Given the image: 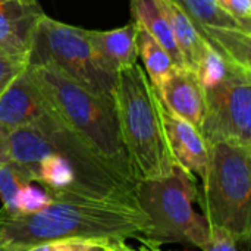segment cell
Returning <instances> with one entry per match:
<instances>
[{"instance_id":"1","label":"cell","mask_w":251,"mask_h":251,"mask_svg":"<svg viewBox=\"0 0 251 251\" xmlns=\"http://www.w3.org/2000/svg\"><path fill=\"white\" fill-rule=\"evenodd\" d=\"M7 162L53 200L134 199L135 181L103 160L51 104L37 124L9 131Z\"/></svg>"},{"instance_id":"2","label":"cell","mask_w":251,"mask_h":251,"mask_svg":"<svg viewBox=\"0 0 251 251\" xmlns=\"http://www.w3.org/2000/svg\"><path fill=\"white\" fill-rule=\"evenodd\" d=\"M149 218L134 199L51 200L34 213L0 209V251H25L66 238L126 241L149 229Z\"/></svg>"},{"instance_id":"3","label":"cell","mask_w":251,"mask_h":251,"mask_svg":"<svg viewBox=\"0 0 251 251\" xmlns=\"http://www.w3.org/2000/svg\"><path fill=\"white\" fill-rule=\"evenodd\" d=\"M113 100L132 179L169 175L176 165L163 131L162 103L138 63L116 75Z\"/></svg>"},{"instance_id":"4","label":"cell","mask_w":251,"mask_h":251,"mask_svg":"<svg viewBox=\"0 0 251 251\" xmlns=\"http://www.w3.org/2000/svg\"><path fill=\"white\" fill-rule=\"evenodd\" d=\"M28 65L62 121L115 171L132 179L113 97L87 90L50 63Z\"/></svg>"},{"instance_id":"5","label":"cell","mask_w":251,"mask_h":251,"mask_svg":"<svg viewBox=\"0 0 251 251\" xmlns=\"http://www.w3.org/2000/svg\"><path fill=\"white\" fill-rule=\"evenodd\" d=\"M209 144V162L197 203L209 226L226 231L249 249L251 241V146L232 141Z\"/></svg>"},{"instance_id":"6","label":"cell","mask_w":251,"mask_h":251,"mask_svg":"<svg viewBox=\"0 0 251 251\" xmlns=\"http://www.w3.org/2000/svg\"><path fill=\"white\" fill-rule=\"evenodd\" d=\"M197 194V178L179 166H175L166 176L135 182V201L150 224L143 237L137 240L157 247L182 244L201 249L209 225L194 210Z\"/></svg>"},{"instance_id":"7","label":"cell","mask_w":251,"mask_h":251,"mask_svg":"<svg viewBox=\"0 0 251 251\" xmlns=\"http://www.w3.org/2000/svg\"><path fill=\"white\" fill-rule=\"evenodd\" d=\"M28 63H50L87 90L113 97L116 75L101 68L84 28L44 15Z\"/></svg>"},{"instance_id":"8","label":"cell","mask_w":251,"mask_h":251,"mask_svg":"<svg viewBox=\"0 0 251 251\" xmlns=\"http://www.w3.org/2000/svg\"><path fill=\"white\" fill-rule=\"evenodd\" d=\"M204 94L206 110L200 132L206 141L251 146V74L235 71Z\"/></svg>"},{"instance_id":"9","label":"cell","mask_w":251,"mask_h":251,"mask_svg":"<svg viewBox=\"0 0 251 251\" xmlns=\"http://www.w3.org/2000/svg\"><path fill=\"white\" fill-rule=\"evenodd\" d=\"M200 35L234 68L251 74V28L224 13L215 0H174Z\"/></svg>"},{"instance_id":"10","label":"cell","mask_w":251,"mask_h":251,"mask_svg":"<svg viewBox=\"0 0 251 251\" xmlns=\"http://www.w3.org/2000/svg\"><path fill=\"white\" fill-rule=\"evenodd\" d=\"M49 110L50 103L29 65L19 71L0 91V125L9 131L37 124Z\"/></svg>"},{"instance_id":"11","label":"cell","mask_w":251,"mask_h":251,"mask_svg":"<svg viewBox=\"0 0 251 251\" xmlns=\"http://www.w3.org/2000/svg\"><path fill=\"white\" fill-rule=\"evenodd\" d=\"M44 15L37 0H0V50L29 62L37 28Z\"/></svg>"},{"instance_id":"12","label":"cell","mask_w":251,"mask_h":251,"mask_svg":"<svg viewBox=\"0 0 251 251\" xmlns=\"http://www.w3.org/2000/svg\"><path fill=\"white\" fill-rule=\"evenodd\" d=\"M162 124L174 163L201 179L209 162V144L200 129L163 106Z\"/></svg>"},{"instance_id":"13","label":"cell","mask_w":251,"mask_h":251,"mask_svg":"<svg viewBox=\"0 0 251 251\" xmlns=\"http://www.w3.org/2000/svg\"><path fill=\"white\" fill-rule=\"evenodd\" d=\"M154 91L165 109L200 129L206 110V94L193 71L176 68Z\"/></svg>"},{"instance_id":"14","label":"cell","mask_w":251,"mask_h":251,"mask_svg":"<svg viewBox=\"0 0 251 251\" xmlns=\"http://www.w3.org/2000/svg\"><path fill=\"white\" fill-rule=\"evenodd\" d=\"M137 32L138 25L131 21L121 28L109 31L87 29V37L101 68L118 75L121 71L137 63Z\"/></svg>"},{"instance_id":"15","label":"cell","mask_w":251,"mask_h":251,"mask_svg":"<svg viewBox=\"0 0 251 251\" xmlns=\"http://www.w3.org/2000/svg\"><path fill=\"white\" fill-rule=\"evenodd\" d=\"M166 16L184 66L194 72L200 56L210 44L200 35L190 16L174 0H156Z\"/></svg>"},{"instance_id":"16","label":"cell","mask_w":251,"mask_h":251,"mask_svg":"<svg viewBox=\"0 0 251 251\" xmlns=\"http://www.w3.org/2000/svg\"><path fill=\"white\" fill-rule=\"evenodd\" d=\"M132 21L154 37L169 53L178 68H185L176 43L174 40L169 22L156 0H129Z\"/></svg>"},{"instance_id":"17","label":"cell","mask_w":251,"mask_h":251,"mask_svg":"<svg viewBox=\"0 0 251 251\" xmlns=\"http://www.w3.org/2000/svg\"><path fill=\"white\" fill-rule=\"evenodd\" d=\"M137 47H138V57L143 60L146 68V75L156 90L178 66L165 50V47L151 37L146 29L138 26L137 32Z\"/></svg>"},{"instance_id":"18","label":"cell","mask_w":251,"mask_h":251,"mask_svg":"<svg viewBox=\"0 0 251 251\" xmlns=\"http://www.w3.org/2000/svg\"><path fill=\"white\" fill-rule=\"evenodd\" d=\"M240 71L234 68L219 51H216L212 46H207L200 56L197 66L194 69V74L201 84L203 90L215 88L216 85L222 84L232 72ZM244 72V71H241ZM250 74V72H247Z\"/></svg>"},{"instance_id":"19","label":"cell","mask_w":251,"mask_h":251,"mask_svg":"<svg viewBox=\"0 0 251 251\" xmlns=\"http://www.w3.org/2000/svg\"><path fill=\"white\" fill-rule=\"evenodd\" d=\"M26 184L31 182H28L10 162H0V200L3 209L15 210L18 193Z\"/></svg>"},{"instance_id":"20","label":"cell","mask_w":251,"mask_h":251,"mask_svg":"<svg viewBox=\"0 0 251 251\" xmlns=\"http://www.w3.org/2000/svg\"><path fill=\"white\" fill-rule=\"evenodd\" d=\"M107 238H66L34 246L25 251H107Z\"/></svg>"},{"instance_id":"21","label":"cell","mask_w":251,"mask_h":251,"mask_svg":"<svg viewBox=\"0 0 251 251\" xmlns=\"http://www.w3.org/2000/svg\"><path fill=\"white\" fill-rule=\"evenodd\" d=\"M51 197L40 187H34L32 182L24 185L16 197L15 210L19 213H34L51 203Z\"/></svg>"},{"instance_id":"22","label":"cell","mask_w":251,"mask_h":251,"mask_svg":"<svg viewBox=\"0 0 251 251\" xmlns=\"http://www.w3.org/2000/svg\"><path fill=\"white\" fill-rule=\"evenodd\" d=\"M215 3L224 13L251 28V0H215Z\"/></svg>"},{"instance_id":"23","label":"cell","mask_w":251,"mask_h":251,"mask_svg":"<svg viewBox=\"0 0 251 251\" xmlns=\"http://www.w3.org/2000/svg\"><path fill=\"white\" fill-rule=\"evenodd\" d=\"M201 251H238L235 240L224 229L209 226L207 238L201 246Z\"/></svg>"},{"instance_id":"24","label":"cell","mask_w":251,"mask_h":251,"mask_svg":"<svg viewBox=\"0 0 251 251\" xmlns=\"http://www.w3.org/2000/svg\"><path fill=\"white\" fill-rule=\"evenodd\" d=\"M28 65V60L16 59L0 50V91L10 82V79Z\"/></svg>"},{"instance_id":"25","label":"cell","mask_w":251,"mask_h":251,"mask_svg":"<svg viewBox=\"0 0 251 251\" xmlns=\"http://www.w3.org/2000/svg\"><path fill=\"white\" fill-rule=\"evenodd\" d=\"M107 251H162V249L153 244H147V243H141L140 249H134L128 246L125 241H110Z\"/></svg>"},{"instance_id":"26","label":"cell","mask_w":251,"mask_h":251,"mask_svg":"<svg viewBox=\"0 0 251 251\" xmlns=\"http://www.w3.org/2000/svg\"><path fill=\"white\" fill-rule=\"evenodd\" d=\"M7 137L9 129L0 125V162H7Z\"/></svg>"}]
</instances>
